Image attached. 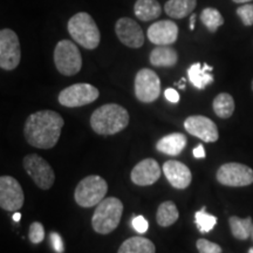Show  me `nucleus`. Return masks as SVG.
<instances>
[{
    "mask_svg": "<svg viewBox=\"0 0 253 253\" xmlns=\"http://www.w3.org/2000/svg\"><path fill=\"white\" fill-rule=\"evenodd\" d=\"M63 119L54 110H40L28 116L24 126V135L32 147L52 149L58 143Z\"/></svg>",
    "mask_w": 253,
    "mask_h": 253,
    "instance_id": "f257e3e1",
    "label": "nucleus"
},
{
    "mask_svg": "<svg viewBox=\"0 0 253 253\" xmlns=\"http://www.w3.org/2000/svg\"><path fill=\"white\" fill-rule=\"evenodd\" d=\"M129 114L116 103L103 104L94 110L90 116L91 129L100 135H115L126 128Z\"/></svg>",
    "mask_w": 253,
    "mask_h": 253,
    "instance_id": "f03ea898",
    "label": "nucleus"
},
{
    "mask_svg": "<svg viewBox=\"0 0 253 253\" xmlns=\"http://www.w3.org/2000/svg\"><path fill=\"white\" fill-rule=\"evenodd\" d=\"M68 33L73 40L86 49H95L101 41L100 30L93 17L87 12H79L68 20Z\"/></svg>",
    "mask_w": 253,
    "mask_h": 253,
    "instance_id": "7ed1b4c3",
    "label": "nucleus"
},
{
    "mask_svg": "<svg viewBox=\"0 0 253 253\" xmlns=\"http://www.w3.org/2000/svg\"><path fill=\"white\" fill-rule=\"evenodd\" d=\"M123 213V204L119 198H104L96 205L91 226L100 235H108L119 226Z\"/></svg>",
    "mask_w": 253,
    "mask_h": 253,
    "instance_id": "20e7f679",
    "label": "nucleus"
},
{
    "mask_svg": "<svg viewBox=\"0 0 253 253\" xmlns=\"http://www.w3.org/2000/svg\"><path fill=\"white\" fill-rule=\"evenodd\" d=\"M108 184L101 176L90 175L79 182L75 189V202L82 208L96 207L106 197Z\"/></svg>",
    "mask_w": 253,
    "mask_h": 253,
    "instance_id": "39448f33",
    "label": "nucleus"
},
{
    "mask_svg": "<svg viewBox=\"0 0 253 253\" xmlns=\"http://www.w3.org/2000/svg\"><path fill=\"white\" fill-rule=\"evenodd\" d=\"M54 63L62 75H77L82 67L81 53L78 46L71 40L59 41L54 49Z\"/></svg>",
    "mask_w": 253,
    "mask_h": 253,
    "instance_id": "423d86ee",
    "label": "nucleus"
},
{
    "mask_svg": "<svg viewBox=\"0 0 253 253\" xmlns=\"http://www.w3.org/2000/svg\"><path fill=\"white\" fill-rule=\"evenodd\" d=\"M21 60L20 41L14 31L2 28L0 31V67L5 71H13Z\"/></svg>",
    "mask_w": 253,
    "mask_h": 253,
    "instance_id": "0eeeda50",
    "label": "nucleus"
},
{
    "mask_svg": "<svg viewBox=\"0 0 253 253\" xmlns=\"http://www.w3.org/2000/svg\"><path fill=\"white\" fill-rule=\"evenodd\" d=\"M23 164L28 176L36 183L37 186L42 190L52 188L55 181V175L52 167L46 160L37 154H31L24 158Z\"/></svg>",
    "mask_w": 253,
    "mask_h": 253,
    "instance_id": "6e6552de",
    "label": "nucleus"
},
{
    "mask_svg": "<svg viewBox=\"0 0 253 253\" xmlns=\"http://www.w3.org/2000/svg\"><path fill=\"white\" fill-rule=\"evenodd\" d=\"M99 89L89 84H75L60 91L59 102L63 107L75 108L99 99Z\"/></svg>",
    "mask_w": 253,
    "mask_h": 253,
    "instance_id": "1a4fd4ad",
    "label": "nucleus"
},
{
    "mask_svg": "<svg viewBox=\"0 0 253 253\" xmlns=\"http://www.w3.org/2000/svg\"><path fill=\"white\" fill-rule=\"evenodd\" d=\"M135 95L138 101L151 103L161 95V80L149 68H142L135 77Z\"/></svg>",
    "mask_w": 253,
    "mask_h": 253,
    "instance_id": "9d476101",
    "label": "nucleus"
},
{
    "mask_svg": "<svg viewBox=\"0 0 253 253\" xmlns=\"http://www.w3.org/2000/svg\"><path fill=\"white\" fill-rule=\"evenodd\" d=\"M217 181L226 186H248L253 183V170L240 163H225L217 171Z\"/></svg>",
    "mask_w": 253,
    "mask_h": 253,
    "instance_id": "9b49d317",
    "label": "nucleus"
},
{
    "mask_svg": "<svg viewBox=\"0 0 253 253\" xmlns=\"http://www.w3.org/2000/svg\"><path fill=\"white\" fill-rule=\"evenodd\" d=\"M25 202L24 190L14 177H0V207L6 211L20 210Z\"/></svg>",
    "mask_w": 253,
    "mask_h": 253,
    "instance_id": "f8f14e48",
    "label": "nucleus"
},
{
    "mask_svg": "<svg viewBox=\"0 0 253 253\" xmlns=\"http://www.w3.org/2000/svg\"><path fill=\"white\" fill-rule=\"evenodd\" d=\"M115 33L123 45L130 48H141L144 43V33L134 19L120 18L115 24Z\"/></svg>",
    "mask_w": 253,
    "mask_h": 253,
    "instance_id": "ddd939ff",
    "label": "nucleus"
},
{
    "mask_svg": "<svg viewBox=\"0 0 253 253\" xmlns=\"http://www.w3.org/2000/svg\"><path fill=\"white\" fill-rule=\"evenodd\" d=\"M185 130L207 143L216 142L219 137L218 128L212 120L203 115L189 116L184 121Z\"/></svg>",
    "mask_w": 253,
    "mask_h": 253,
    "instance_id": "4468645a",
    "label": "nucleus"
},
{
    "mask_svg": "<svg viewBox=\"0 0 253 253\" xmlns=\"http://www.w3.org/2000/svg\"><path fill=\"white\" fill-rule=\"evenodd\" d=\"M148 39L156 46H170L178 38V26L171 20H160L148 28Z\"/></svg>",
    "mask_w": 253,
    "mask_h": 253,
    "instance_id": "2eb2a0df",
    "label": "nucleus"
},
{
    "mask_svg": "<svg viewBox=\"0 0 253 253\" xmlns=\"http://www.w3.org/2000/svg\"><path fill=\"white\" fill-rule=\"evenodd\" d=\"M161 168L154 158H145L132 168L130 178L134 184L148 186L156 183L161 177Z\"/></svg>",
    "mask_w": 253,
    "mask_h": 253,
    "instance_id": "dca6fc26",
    "label": "nucleus"
},
{
    "mask_svg": "<svg viewBox=\"0 0 253 253\" xmlns=\"http://www.w3.org/2000/svg\"><path fill=\"white\" fill-rule=\"evenodd\" d=\"M164 176L175 189H186L192 181L191 171L179 161H167L163 164Z\"/></svg>",
    "mask_w": 253,
    "mask_h": 253,
    "instance_id": "f3484780",
    "label": "nucleus"
},
{
    "mask_svg": "<svg viewBox=\"0 0 253 253\" xmlns=\"http://www.w3.org/2000/svg\"><path fill=\"white\" fill-rule=\"evenodd\" d=\"M186 136L181 134V132H172L164 137L161 138L157 142L156 149L160 153L169 155V156H177L184 150L186 147Z\"/></svg>",
    "mask_w": 253,
    "mask_h": 253,
    "instance_id": "a211bd4d",
    "label": "nucleus"
},
{
    "mask_svg": "<svg viewBox=\"0 0 253 253\" xmlns=\"http://www.w3.org/2000/svg\"><path fill=\"white\" fill-rule=\"evenodd\" d=\"M212 69L213 68L210 67L208 63H203V66L199 62L192 63L188 69V77L190 82L199 90L205 89L208 84L213 82V77L210 74Z\"/></svg>",
    "mask_w": 253,
    "mask_h": 253,
    "instance_id": "6ab92c4d",
    "label": "nucleus"
},
{
    "mask_svg": "<svg viewBox=\"0 0 253 253\" xmlns=\"http://www.w3.org/2000/svg\"><path fill=\"white\" fill-rule=\"evenodd\" d=\"M149 61L155 67H173L178 61V54L170 46H157L151 50Z\"/></svg>",
    "mask_w": 253,
    "mask_h": 253,
    "instance_id": "aec40b11",
    "label": "nucleus"
},
{
    "mask_svg": "<svg viewBox=\"0 0 253 253\" xmlns=\"http://www.w3.org/2000/svg\"><path fill=\"white\" fill-rule=\"evenodd\" d=\"M134 13L142 21H150L162 14V6L157 0H136Z\"/></svg>",
    "mask_w": 253,
    "mask_h": 253,
    "instance_id": "412c9836",
    "label": "nucleus"
},
{
    "mask_svg": "<svg viewBox=\"0 0 253 253\" xmlns=\"http://www.w3.org/2000/svg\"><path fill=\"white\" fill-rule=\"evenodd\" d=\"M197 0H168L164 4V12L172 19H183L194 12Z\"/></svg>",
    "mask_w": 253,
    "mask_h": 253,
    "instance_id": "4be33fe9",
    "label": "nucleus"
},
{
    "mask_svg": "<svg viewBox=\"0 0 253 253\" xmlns=\"http://www.w3.org/2000/svg\"><path fill=\"white\" fill-rule=\"evenodd\" d=\"M118 253H156V248L150 239L131 237L122 243Z\"/></svg>",
    "mask_w": 253,
    "mask_h": 253,
    "instance_id": "5701e85b",
    "label": "nucleus"
},
{
    "mask_svg": "<svg viewBox=\"0 0 253 253\" xmlns=\"http://www.w3.org/2000/svg\"><path fill=\"white\" fill-rule=\"evenodd\" d=\"M179 217L178 209H177L176 204L171 201L163 202L157 209L156 213V220L158 225L162 227L171 226L176 223Z\"/></svg>",
    "mask_w": 253,
    "mask_h": 253,
    "instance_id": "b1692460",
    "label": "nucleus"
},
{
    "mask_svg": "<svg viewBox=\"0 0 253 253\" xmlns=\"http://www.w3.org/2000/svg\"><path fill=\"white\" fill-rule=\"evenodd\" d=\"M212 107L218 118L229 119L235 112V100L230 94L220 93L214 97Z\"/></svg>",
    "mask_w": 253,
    "mask_h": 253,
    "instance_id": "393cba45",
    "label": "nucleus"
},
{
    "mask_svg": "<svg viewBox=\"0 0 253 253\" xmlns=\"http://www.w3.org/2000/svg\"><path fill=\"white\" fill-rule=\"evenodd\" d=\"M229 224L231 227V232L235 238L239 240H246L251 237V232L253 229V221L251 217L240 219L239 217L232 216L229 218Z\"/></svg>",
    "mask_w": 253,
    "mask_h": 253,
    "instance_id": "a878e982",
    "label": "nucleus"
},
{
    "mask_svg": "<svg viewBox=\"0 0 253 253\" xmlns=\"http://www.w3.org/2000/svg\"><path fill=\"white\" fill-rule=\"evenodd\" d=\"M201 20L202 24L208 28L209 32L214 33L217 32L221 25L224 24V18L220 14V12L217 8L213 7H207L202 11L201 13Z\"/></svg>",
    "mask_w": 253,
    "mask_h": 253,
    "instance_id": "bb28decb",
    "label": "nucleus"
},
{
    "mask_svg": "<svg viewBox=\"0 0 253 253\" xmlns=\"http://www.w3.org/2000/svg\"><path fill=\"white\" fill-rule=\"evenodd\" d=\"M195 221L196 225H197L198 230L201 231V232L208 233L210 232L217 224V218L212 216V214L207 213L205 208H203L201 211H197V212H196Z\"/></svg>",
    "mask_w": 253,
    "mask_h": 253,
    "instance_id": "cd10ccee",
    "label": "nucleus"
},
{
    "mask_svg": "<svg viewBox=\"0 0 253 253\" xmlns=\"http://www.w3.org/2000/svg\"><path fill=\"white\" fill-rule=\"evenodd\" d=\"M237 14L245 26H252L253 25V4H244L237 8Z\"/></svg>",
    "mask_w": 253,
    "mask_h": 253,
    "instance_id": "c85d7f7f",
    "label": "nucleus"
},
{
    "mask_svg": "<svg viewBox=\"0 0 253 253\" xmlns=\"http://www.w3.org/2000/svg\"><path fill=\"white\" fill-rule=\"evenodd\" d=\"M30 240L33 244H39L45 238V229L43 225L39 221H34L30 226Z\"/></svg>",
    "mask_w": 253,
    "mask_h": 253,
    "instance_id": "c756f323",
    "label": "nucleus"
},
{
    "mask_svg": "<svg viewBox=\"0 0 253 253\" xmlns=\"http://www.w3.org/2000/svg\"><path fill=\"white\" fill-rule=\"evenodd\" d=\"M196 246H197L199 253H221V248L219 245L204 238L198 239Z\"/></svg>",
    "mask_w": 253,
    "mask_h": 253,
    "instance_id": "7c9ffc66",
    "label": "nucleus"
},
{
    "mask_svg": "<svg viewBox=\"0 0 253 253\" xmlns=\"http://www.w3.org/2000/svg\"><path fill=\"white\" fill-rule=\"evenodd\" d=\"M132 227L136 232H138L140 235H143L148 231V227H149V224H148V220L145 219L143 216H137L135 217L131 221Z\"/></svg>",
    "mask_w": 253,
    "mask_h": 253,
    "instance_id": "2f4dec72",
    "label": "nucleus"
},
{
    "mask_svg": "<svg viewBox=\"0 0 253 253\" xmlns=\"http://www.w3.org/2000/svg\"><path fill=\"white\" fill-rule=\"evenodd\" d=\"M50 244H52L53 249L56 253H63V242L61 236L56 232H52L50 233Z\"/></svg>",
    "mask_w": 253,
    "mask_h": 253,
    "instance_id": "473e14b6",
    "label": "nucleus"
},
{
    "mask_svg": "<svg viewBox=\"0 0 253 253\" xmlns=\"http://www.w3.org/2000/svg\"><path fill=\"white\" fill-rule=\"evenodd\" d=\"M164 96H166V99L171 103H177L179 101V94L177 93V90L173 89V88H168V89H166V91H164Z\"/></svg>",
    "mask_w": 253,
    "mask_h": 253,
    "instance_id": "72a5a7b5",
    "label": "nucleus"
},
{
    "mask_svg": "<svg viewBox=\"0 0 253 253\" xmlns=\"http://www.w3.org/2000/svg\"><path fill=\"white\" fill-rule=\"evenodd\" d=\"M192 153H194L195 158H204L205 157V149H204V147L202 144L197 145V147L195 148Z\"/></svg>",
    "mask_w": 253,
    "mask_h": 253,
    "instance_id": "f704fd0d",
    "label": "nucleus"
},
{
    "mask_svg": "<svg viewBox=\"0 0 253 253\" xmlns=\"http://www.w3.org/2000/svg\"><path fill=\"white\" fill-rule=\"evenodd\" d=\"M196 18H197V15L195 13L191 14V17H190V30L194 31L195 30V24H196Z\"/></svg>",
    "mask_w": 253,
    "mask_h": 253,
    "instance_id": "c9c22d12",
    "label": "nucleus"
},
{
    "mask_svg": "<svg viewBox=\"0 0 253 253\" xmlns=\"http://www.w3.org/2000/svg\"><path fill=\"white\" fill-rule=\"evenodd\" d=\"M12 218H13L14 221H19V220H20V218H21V213L20 212H15Z\"/></svg>",
    "mask_w": 253,
    "mask_h": 253,
    "instance_id": "e433bc0d",
    "label": "nucleus"
},
{
    "mask_svg": "<svg viewBox=\"0 0 253 253\" xmlns=\"http://www.w3.org/2000/svg\"><path fill=\"white\" fill-rule=\"evenodd\" d=\"M233 2H237V4H248V2L252 1V0H232Z\"/></svg>",
    "mask_w": 253,
    "mask_h": 253,
    "instance_id": "4c0bfd02",
    "label": "nucleus"
},
{
    "mask_svg": "<svg viewBox=\"0 0 253 253\" xmlns=\"http://www.w3.org/2000/svg\"><path fill=\"white\" fill-rule=\"evenodd\" d=\"M185 79H182L181 80V82H179L178 84V86H179V88H181V89H185Z\"/></svg>",
    "mask_w": 253,
    "mask_h": 253,
    "instance_id": "58836bf2",
    "label": "nucleus"
},
{
    "mask_svg": "<svg viewBox=\"0 0 253 253\" xmlns=\"http://www.w3.org/2000/svg\"><path fill=\"white\" fill-rule=\"evenodd\" d=\"M249 253H253V248H251L249 250Z\"/></svg>",
    "mask_w": 253,
    "mask_h": 253,
    "instance_id": "ea45409f",
    "label": "nucleus"
},
{
    "mask_svg": "<svg viewBox=\"0 0 253 253\" xmlns=\"http://www.w3.org/2000/svg\"><path fill=\"white\" fill-rule=\"evenodd\" d=\"M251 238H252V240H253V229H252V232H251Z\"/></svg>",
    "mask_w": 253,
    "mask_h": 253,
    "instance_id": "a19ab883",
    "label": "nucleus"
},
{
    "mask_svg": "<svg viewBox=\"0 0 253 253\" xmlns=\"http://www.w3.org/2000/svg\"><path fill=\"white\" fill-rule=\"evenodd\" d=\"M251 86H252V90H253V80H252V84H251Z\"/></svg>",
    "mask_w": 253,
    "mask_h": 253,
    "instance_id": "79ce46f5",
    "label": "nucleus"
}]
</instances>
